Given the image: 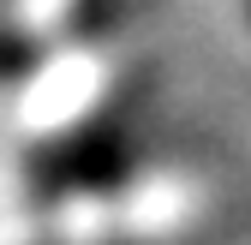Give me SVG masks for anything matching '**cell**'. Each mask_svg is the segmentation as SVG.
I'll list each match as a JSON object with an SVG mask.
<instances>
[{"mask_svg": "<svg viewBox=\"0 0 251 245\" xmlns=\"http://www.w3.org/2000/svg\"><path fill=\"white\" fill-rule=\"evenodd\" d=\"M30 66H36V48L18 42V36H0V78H18V72H30Z\"/></svg>", "mask_w": 251, "mask_h": 245, "instance_id": "cell-2", "label": "cell"}, {"mask_svg": "<svg viewBox=\"0 0 251 245\" xmlns=\"http://www.w3.org/2000/svg\"><path fill=\"white\" fill-rule=\"evenodd\" d=\"M132 173V149H126L114 132H84L78 144H66L60 156L42 168V179L60 192V186H84V192H102L114 179Z\"/></svg>", "mask_w": 251, "mask_h": 245, "instance_id": "cell-1", "label": "cell"}]
</instances>
